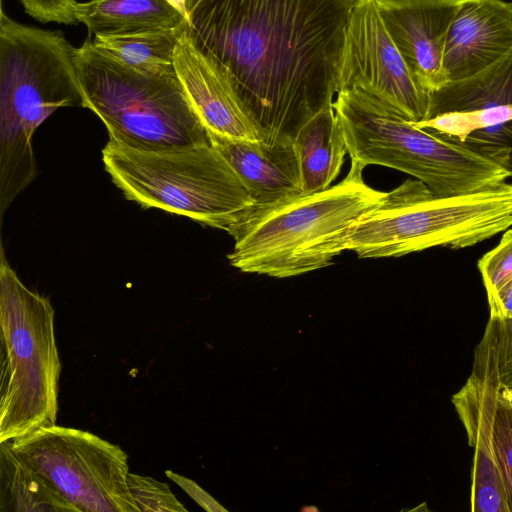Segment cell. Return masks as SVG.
Listing matches in <instances>:
<instances>
[{
    "instance_id": "4",
    "label": "cell",
    "mask_w": 512,
    "mask_h": 512,
    "mask_svg": "<svg viewBox=\"0 0 512 512\" xmlns=\"http://www.w3.org/2000/svg\"><path fill=\"white\" fill-rule=\"evenodd\" d=\"M351 161L399 170L440 196L466 194L505 182L490 159L433 129L420 128L387 99L361 86L341 90L332 104Z\"/></svg>"
},
{
    "instance_id": "5",
    "label": "cell",
    "mask_w": 512,
    "mask_h": 512,
    "mask_svg": "<svg viewBox=\"0 0 512 512\" xmlns=\"http://www.w3.org/2000/svg\"><path fill=\"white\" fill-rule=\"evenodd\" d=\"M512 227V184L440 196L418 179L385 195L352 228L347 250L359 258L400 257L433 247L462 249Z\"/></svg>"
},
{
    "instance_id": "18",
    "label": "cell",
    "mask_w": 512,
    "mask_h": 512,
    "mask_svg": "<svg viewBox=\"0 0 512 512\" xmlns=\"http://www.w3.org/2000/svg\"><path fill=\"white\" fill-rule=\"evenodd\" d=\"M304 193L327 189L339 175L347 147L333 106L310 118L293 140Z\"/></svg>"
},
{
    "instance_id": "28",
    "label": "cell",
    "mask_w": 512,
    "mask_h": 512,
    "mask_svg": "<svg viewBox=\"0 0 512 512\" xmlns=\"http://www.w3.org/2000/svg\"><path fill=\"white\" fill-rule=\"evenodd\" d=\"M175 9H177L187 20L188 23V1L187 0H167Z\"/></svg>"
},
{
    "instance_id": "15",
    "label": "cell",
    "mask_w": 512,
    "mask_h": 512,
    "mask_svg": "<svg viewBox=\"0 0 512 512\" xmlns=\"http://www.w3.org/2000/svg\"><path fill=\"white\" fill-rule=\"evenodd\" d=\"M415 124L463 143L512 177V104L440 114Z\"/></svg>"
},
{
    "instance_id": "10",
    "label": "cell",
    "mask_w": 512,
    "mask_h": 512,
    "mask_svg": "<svg viewBox=\"0 0 512 512\" xmlns=\"http://www.w3.org/2000/svg\"><path fill=\"white\" fill-rule=\"evenodd\" d=\"M354 86L376 92L414 122L428 117L430 93L414 78L392 41L377 0H357L347 25L338 92Z\"/></svg>"
},
{
    "instance_id": "25",
    "label": "cell",
    "mask_w": 512,
    "mask_h": 512,
    "mask_svg": "<svg viewBox=\"0 0 512 512\" xmlns=\"http://www.w3.org/2000/svg\"><path fill=\"white\" fill-rule=\"evenodd\" d=\"M25 12L42 23L56 22L66 25L77 23L75 0H19Z\"/></svg>"
},
{
    "instance_id": "8",
    "label": "cell",
    "mask_w": 512,
    "mask_h": 512,
    "mask_svg": "<svg viewBox=\"0 0 512 512\" xmlns=\"http://www.w3.org/2000/svg\"><path fill=\"white\" fill-rule=\"evenodd\" d=\"M55 311L0 265V442L56 424L61 363Z\"/></svg>"
},
{
    "instance_id": "27",
    "label": "cell",
    "mask_w": 512,
    "mask_h": 512,
    "mask_svg": "<svg viewBox=\"0 0 512 512\" xmlns=\"http://www.w3.org/2000/svg\"><path fill=\"white\" fill-rule=\"evenodd\" d=\"M490 317L512 320V278L487 295Z\"/></svg>"
},
{
    "instance_id": "17",
    "label": "cell",
    "mask_w": 512,
    "mask_h": 512,
    "mask_svg": "<svg viewBox=\"0 0 512 512\" xmlns=\"http://www.w3.org/2000/svg\"><path fill=\"white\" fill-rule=\"evenodd\" d=\"M474 448L471 511L509 512L505 489L491 449L487 427L476 396L466 381L451 399Z\"/></svg>"
},
{
    "instance_id": "22",
    "label": "cell",
    "mask_w": 512,
    "mask_h": 512,
    "mask_svg": "<svg viewBox=\"0 0 512 512\" xmlns=\"http://www.w3.org/2000/svg\"><path fill=\"white\" fill-rule=\"evenodd\" d=\"M470 384L488 431L493 456L512 512V395L490 388L470 377Z\"/></svg>"
},
{
    "instance_id": "3",
    "label": "cell",
    "mask_w": 512,
    "mask_h": 512,
    "mask_svg": "<svg viewBox=\"0 0 512 512\" xmlns=\"http://www.w3.org/2000/svg\"><path fill=\"white\" fill-rule=\"evenodd\" d=\"M83 107L75 48L61 31L0 13V212L36 175L35 130L57 109Z\"/></svg>"
},
{
    "instance_id": "1",
    "label": "cell",
    "mask_w": 512,
    "mask_h": 512,
    "mask_svg": "<svg viewBox=\"0 0 512 512\" xmlns=\"http://www.w3.org/2000/svg\"><path fill=\"white\" fill-rule=\"evenodd\" d=\"M357 0H192L186 32L224 74L260 139L293 141L333 104Z\"/></svg>"
},
{
    "instance_id": "7",
    "label": "cell",
    "mask_w": 512,
    "mask_h": 512,
    "mask_svg": "<svg viewBox=\"0 0 512 512\" xmlns=\"http://www.w3.org/2000/svg\"><path fill=\"white\" fill-rule=\"evenodd\" d=\"M83 107L105 124L109 141L141 150L210 142L175 71L141 73L86 40L75 48Z\"/></svg>"
},
{
    "instance_id": "2",
    "label": "cell",
    "mask_w": 512,
    "mask_h": 512,
    "mask_svg": "<svg viewBox=\"0 0 512 512\" xmlns=\"http://www.w3.org/2000/svg\"><path fill=\"white\" fill-rule=\"evenodd\" d=\"M364 166L351 161L346 177L327 189L256 206L229 234L227 255L243 272L290 277L324 268L347 250L353 226L385 192L363 179Z\"/></svg>"
},
{
    "instance_id": "11",
    "label": "cell",
    "mask_w": 512,
    "mask_h": 512,
    "mask_svg": "<svg viewBox=\"0 0 512 512\" xmlns=\"http://www.w3.org/2000/svg\"><path fill=\"white\" fill-rule=\"evenodd\" d=\"M463 0H377L381 19L418 83L444 85L442 63L450 26Z\"/></svg>"
},
{
    "instance_id": "23",
    "label": "cell",
    "mask_w": 512,
    "mask_h": 512,
    "mask_svg": "<svg viewBox=\"0 0 512 512\" xmlns=\"http://www.w3.org/2000/svg\"><path fill=\"white\" fill-rule=\"evenodd\" d=\"M128 486L139 512H187L166 483L129 472Z\"/></svg>"
},
{
    "instance_id": "20",
    "label": "cell",
    "mask_w": 512,
    "mask_h": 512,
    "mask_svg": "<svg viewBox=\"0 0 512 512\" xmlns=\"http://www.w3.org/2000/svg\"><path fill=\"white\" fill-rule=\"evenodd\" d=\"M508 104H512V49L479 73L432 92L427 119Z\"/></svg>"
},
{
    "instance_id": "12",
    "label": "cell",
    "mask_w": 512,
    "mask_h": 512,
    "mask_svg": "<svg viewBox=\"0 0 512 512\" xmlns=\"http://www.w3.org/2000/svg\"><path fill=\"white\" fill-rule=\"evenodd\" d=\"M511 49L512 2L463 0L446 39L444 84L479 73Z\"/></svg>"
},
{
    "instance_id": "24",
    "label": "cell",
    "mask_w": 512,
    "mask_h": 512,
    "mask_svg": "<svg viewBox=\"0 0 512 512\" xmlns=\"http://www.w3.org/2000/svg\"><path fill=\"white\" fill-rule=\"evenodd\" d=\"M477 266L487 295L512 278V227L503 232L499 243L478 260Z\"/></svg>"
},
{
    "instance_id": "21",
    "label": "cell",
    "mask_w": 512,
    "mask_h": 512,
    "mask_svg": "<svg viewBox=\"0 0 512 512\" xmlns=\"http://www.w3.org/2000/svg\"><path fill=\"white\" fill-rule=\"evenodd\" d=\"M187 23L176 28L118 36H95L96 47L117 61L145 74L174 70L178 40Z\"/></svg>"
},
{
    "instance_id": "29",
    "label": "cell",
    "mask_w": 512,
    "mask_h": 512,
    "mask_svg": "<svg viewBox=\"0 0 512 512\" xmlns=\"http://www.w3.org/2000/svg\"><path fill=\"white\" fill-rule=\"evenodd\" d=\"M311 510L315 512V511H317L318 509H317L316 507H313V506H311V507H304V508L302 509V511H311Z\"/></svg>"
},
{
    "instance_id": "19",
    "label": "cell",
    "mask_w": 512,
    "mask_h": 512,
    "mask_svg": "<svg viewBox=\"0 0 512 512\" xmlns=\"http://www.w3.org/2000/svg\"><path fill=\"white\" fill-rule=\"evenodd\" d=\"M0 512H77L61 493L12 448L0 442Z\"/></svg>"
},
{
    "instance_id": "16",
    "label": "cell",
    "mask_w": 512,
    "mask_h": 512,
    "mask_svg": "<svg viewBox=\"0 0 512 512\" xmlns=\"http://www.w3.org/2000/svg\"><path fill=\"white\" fill-rule=\"evenodd\" d=\"M75 16L95 36L166 30L187 23L167 0H90L76 3Z\"/></svg>"
},
{
    "instance_id": "14",
    "label": "cell",
    "mask_w": 512,
    "mask_h": 512,
    "mask_svg": "<svg viewBox=\"0 0 512 512\" xmlns=\"http://www.w3.org/2000/svg\"><path fill=\"white\" fill-rule=\"evenodd\" d=\"M208 137L230 164L256 206L304 193L293 141L269 144L262 140Z\"/></svg>"
},
{
    "instance_id": "13",
    "label": "cell",
    "mask_w": 512,
    "mask_h": 512,
    "mask_svg": "<svg viewBox=\"0 0 512 512\" xmlns=\"http://www.w3.org/2000/svg\"><path fill=\"white\" fill-rule=\"evenodd\" d=\"M174 68L208 136L261 140L227 78L195 47L186 29L176 46Z\"/></svg>"
},
{
    "instance_id": "9",
    "label": "cell",
    "mask_w": 512,
    "mask_h": 512,
    "mask_svg": "<svg viewBox=\"0 0 512 512\" xmlns=\"http://www.w3.org/2000/svg\"><path fill=\"white\" fill-rule=\"evenodd\" d=\"M77 512H139L128 486V455L80 429L52 425L11 441Z\"/></svg>"
},
{
    "instance_id": "26",
    "label": "cell",
    "mask_w": 512,
    "mask_h": 512,
    "mask_svg": "<svg viewBox=\"0 0 512 512\" xmlns=\"http://www.w3.org/2000/svg\"><path fill=\"white\" fill-rule=\"evenodd\" d=\"M165 475L180 486L199 506L206 511L218 512L226 511L210 494L201 488L195 481L177 474L171 470H166Z\"/></svg>"
},
{
    "instance_id": "30",
    "label": "cell",
    "mask_w": 512,
    "mask_h": 512,
    "mask_svg": "<svg viewBox=\"0 0 512 512\" xmlns=\"http://www.w3.org/2000/svg\"><path fill=\"white\" fill-rule=\"evenodd\" d=\"M188 1V4L192 1V0H187Z\"/></svg>"
},
{
    "instance_id": "6",
    "label": "cell",
    "mask_w": 512,
    "mask_h": 512,
    "mask_svg": "<svg viewBox=\"0 0 512 512\" xmlns=\"http://www.w3.org/2000/svg\"><path fill=\"white\" fill-rule=\"evenodd\" d=\"M105 170L128 200L230 232L256 207L222 154L211 144L141 150L108 142Z\"/></svg>"
}]
</instances>
